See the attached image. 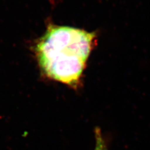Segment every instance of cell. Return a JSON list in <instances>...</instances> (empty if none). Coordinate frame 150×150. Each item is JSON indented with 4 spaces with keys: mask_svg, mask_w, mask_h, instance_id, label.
I'll return each instance as SVG.
<instances>
[{
    "mask_svg": "<svg viewBox=\"0 0 150 150\" xmlns=\"http://www.w3.org/2000/svg\"><path fill=\"white\" fill-rule=\"evenodd\" d=\"M96 42L95 33L49 25L34 48L41 73L51 80L78 88Z\"/></svg>",
    "mask_w": 150,
    "mask_h": 150,
    "instance_id": "cell-1",
    "label": "cell"
},
{
    "mask_svg": "<svg viewBox=\"0 0 150 150\" xmlns=\"http://www.w3.org/2000/svg\"><path fill=\"white\" fill-rule=\"evenodd\" d=\"M96 145L95 150H108L105 139L103 138L101 131L99 128L95 129Z\"/></svg>",
    "mask_w": 150,
    "mask_h": 150,
    "instance_id": "cell-2",
    "label": "cell"
}]
</instances>
